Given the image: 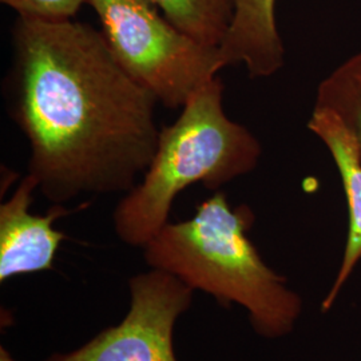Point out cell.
<instances>
[{
	"label": "cell",
	"instance_id": "obj_1",
	"mask_svg": "<svg viewBox=\"0 0 361 361\" xmlns=\"http://www.w3.org/2000/svg\"><path fill=\"white\" fill-rule=\"evenodd\" d=\"M4 95L30 143L28 174L56 205L128 193L153 161L158 101L89 23L18 15Z\"/></svg>",
	"mask_w": 361,
	"mask_h": 361
},
{
	"label": "cell",
	"instance_id": "obj_2",
	"mask_svg": "<svg viewBox=\"0 0 361 361\" xmlns=\"http://www.w3.org/2000/svg\"><path fill=\"white\" fill-rule=\"evenodd\" d=\"M253 221L249 207L232 209L217 192L192 219L168 222L143 246V258L152 269L168 271L224 307L243 305L258 335L279 338L293 331L302 302L249 240Z\"/></svg>",
	"mask_w": 361,
	"mask_h": 361
},
{
	"label": "cell",
	"instance_id": "obj_3",
	"mask_svg": "<svg viewBox=\"0 0 361 361\" xmlns=\"http://www.w3.org/2000/svg\"><path fill=\"white\" fill-rule=\"evenodd\" d=\"M262 146L224 109V85L213 78L162 128L150 166L118 204L113 224L119 240L143 247L169 222L176 197L194 183L216 190L258 165Z\"/></svg>",
	"mask_w": 361,
	"mask_h": 361
},
{
	"label": "cell",
	"instance_id": "obj_4",
	"mask_svg": "<svg viewBox=\"0 0 361 361\" xmlns=\"http://www.w3.org/2000/svg\"><path fill=\"white\" fill-rule=\"evenodd\" d=\"M116 62L169 109H180L217 77L219 47L180 31L150 0H89Z\"/></svg>",
	"mask_w": 361,
	"mask_h": 361
},
{
	"label": "cell",
	"instance_id": "obj_5",
	"mask_svg": "<svg viewBox=\"0 0 361 361\" xmlns=\"http://www.w3.org/2000/svg\"><path fill=\"white\" fill-rule=\"evenodd\" d=\"M129 286L131 302L122 323L47 361H177L174 325L190 308L193 289L159 269L131 277Z\"/></svg>",
	"mask_w": 361,
	"mask_h": 361
},
{
	"label": "cell",
	"instance_id": "obj_6",
	"mask_svg": "<svg viewBox=\"0 0 361 361\" xmlns=\"http://www.w3.org/2000/svg\"><path fill=\"white\" fill-rule=\"evenodd\" d=\"M38 180L27 173L11 198L0 205V281L35 271L51 269L65 234L52 228L55 219L68 214L56 205L46 216L31 214L32 193Z\"/></svg>",
	"mask_w": 361,
	"mask_h": 361
},
{
	"label": "cell",
	"instance_id": "obj_7",
	"mask_svg": "<svg viewBox=\"0 0 361 361\" xmlns=\"http://www.w3.org/2000/svg\"><path fill=\"white\" fill-rule=\"evenodd\" d=\"M307 128L322 140L332 155L348 205V237L341 267L322 305V310L328 312L361 259V150L355 134L328 109L314 107Z\"/></svg>",
	"mask_w": 361,
	"mask_h": 361
},
{
	"label": "cell",
	"instance_id": "obj_8",
	"mask_svg": "<svg viewBox=\"0 0 361 361\" xmlns=\"http://www.w3.org/2000/svg\"><path fill=\"white\" fill-rule=\"evenodd\" d=\"M277 0H234L232 25L219 46L224 67L244 65L249 77L268 78L283 68L284 43L276 22Z\"/></svg>",
	"mask_w": 361,
	"mask_h": 361
},
{
	"label": "cell",
	"instance_id": "obj_9",
	"mask_svg": "<svg viewBox=\"0 0 361 361\" xmlns=\"http://www.w3.org/2000/svg\"><path fill=\"white\" fill-rule=\"evenodd\" d=\"M180 31L219 47L232 25L234 0H150Z\"/></svg>",
	"mask_w": 361,
	"mask_h": 361
},
{
	"label": "cell",
	"instance_id": "obj_10",
	"mask_svg": "<svg viewBox=\"0 0 361 361\" xmlns=\"http://www.w3.org/2000/svg\"><path fill=\"white\" fill-rule=\"evenodd\" d=\"M314 107L328 109L340 116L355 134L361 150V51L319 85Z\"/></svg>",
	"mask_w": 361,
	"mask_h": 361
},
{
	"label": "cell",
	"instance_id": "obj_11",
	"mask_svg": "<svg viewBox=\"0 0 361 361\" xmlns=\"http://www.w3.org/2000/svg\"><path fill=\"white\" fill-rule=\"evenodd\" d=\"M20 16L49 20L74 19L89 0H0Z\"/></svg>",
	"mask_w": 361,
	"mask_h": 361
},
{
	"label": "cell",
	"instance_id": "obj_12",
	"mask_svg": "<svg viewBox=\"0 0 361 361\" xmlns=\"http://www.w3.org/2000/svg\"><path fill=\"white\" fill-rule=\"evenodd\" d=\"M0 361H16L13 360V357H11V355L8 353V350L7 349L0 348Z\"/></svg>",
	"mask_w": 361,
	"mask_h": 361
}]
</instances>
